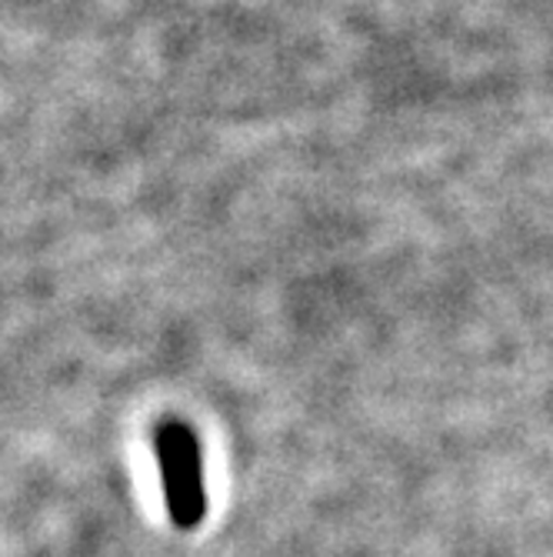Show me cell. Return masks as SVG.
Returning <instances> with one entry per match:
<instances>
[{"label":"cell","mask_w":553,"mask_h":557,"mask_svg":"<svg viewBox=\"0 0 553 557\" xmlns=\"http://www.w3.org/2000/svg\"><path fill=\"white\" fill-rule=\"evenodd\" d=\"M154 444H158L167 515L180 531H193L208 518V484H204L200 441L184 421H164L158 428Z\"/></svg>","instance_id":"cell-1"}]
</instances>
